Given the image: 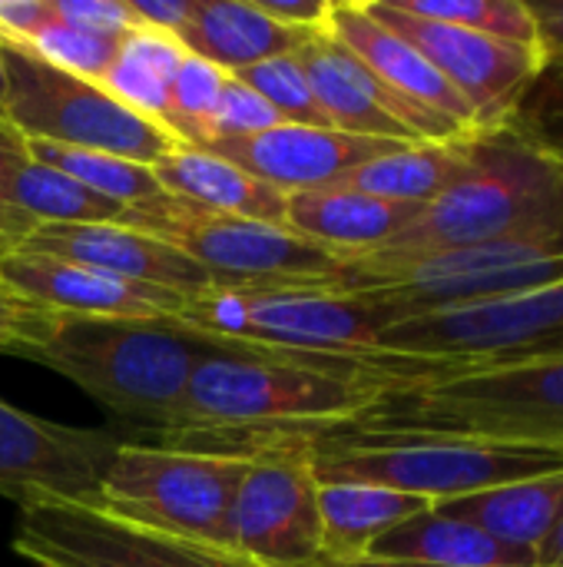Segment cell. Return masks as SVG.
Here are the masks:
<instances>
[{
  "instance_id": "cell-24",
  "label": "cell",
  "mask_w": 563,
  "mask_h": 567,
  "mask_svg": "<svg viewBox=\"0 0 563 567\" xmlns=\"http://www.w3.org/2000/svg\"><path fill=\"white\" fill-rule=\"evenodd\" d=\"M365 558L428 567H534V555L511 548L478 525L438 512L435 505L382 535Z\"/></svg>"
},
{
  "instance_id": "cell-42",
  "label": "cell",
  "mask_w": 563,
  "mask_h": 567,
  "mask_svg": "<svg viewBox=\"0 0 563 567\" xmlns=\"http://www.w3.org/2000/svg\"><path fill=\"white\" fill-rule=\"evenodd\" d=\"M256 7L285 30H322L332 13V0H256Z\"/></svg>"
},
{
  "instance_id": "cell-27",
  "label": "cell",
  "mask_w": 563,
  "mask_h": 567,
  "mask_svg": "<svg viewBox=\"0 0 563 567\" xmlns=\"http://www.w3.org/2000/svg\"><path fill=\"white\" fill-rule=\"evenodd\" d=\"M431 508V502L392 488L375 485H342V482H319V515H322V548L325 561H358L368 548L398 528L402 522L415 518L418 512Z\"/></svg>"
},
{
  "instance_id": "cell-30",
  "label": "cell",
  "mask_w": 563,
  "mask_h": 567,
  "mask_svg": "<svg viewBox=\"0 0 563 567\" xmlns=\"http://www.w3.org/2000/svg\"><path fill=\"white\" fill-rule=\"evenodd\" d=\"M27 156L76 179L80 186L93 189L96 196H106L126 209L156 203L163 196H169L153 166L133 163V159H119L110 153H93V150H76V146H60V143H46V140H27Z\"/></svg>"
},
{
  "instance_id": "cell-8",
  "label": "cell",
  "mask_w": 563,
  "mask_h": 567,
  "mask_svg": "<svg viewBox=\"0 0 563 567\" xmlns=\"http://www.w3.org/2000/svg\"><path fill=\"white\" fill-rule=\"evenodd\" d=\"M246 462L249 452L242 449L123 442L103 475L96 508L153 532L226 548V512Z\"/></svg>"
},
{
  "instance_id": "cell-14",
  "label": "cell",
  "mask_w": 563,
  "mask_h": 567,
  "mask_svg": "<svg viewBox=\"0 0 563 567\" xmlns=\"http://www.w3.org/2000/svg\"><path fill=\"white\" fill-rule=\"evenodd\" d=\"M119 445L110 429L60 425L0 399V498L20 508L43 502L96 508Z\"/></svg>"
},
{
  "instance_id": "cell-37",
  "label": "cell",
  "mask_w": 563,
  "mask_h": 567,
  "mask_svg": "<svg viewBox=\"0 0 563 567\" xmlns=\"http://www.w3.org/2000/svg\"><path fill=\"white\" fill-rule=\"evenodd\" d=\"M53 312L20 296L13 286L0 279V355L10 359H30V352L40 346Z\"/></svg>"
},
{
  "instance_id": "cell-19",
  "label": "cell",
  "mask_w": 563,
  "mask_h": 567,
  "mask_svg": "<svg viewBox=\"0 0 563 567\" xmlns=\"http://www.w3.org/2000/svg\"><path fill=\"white\" fill-rule=\"evenodd\" d=\"M17 252L90 266L179 296H199L216 286V279L186 252L129 226H40Z\"/></svg>"
},
{
  "instance_id": "cell-31",
  "label": "cell",
  "mask_w": 563,
  "mask_h": 567,
  "mask_svg": "<svg viewBox=\"0 0 563 567\" xmlns=\"http://www.w3.org/2000/svg\"><path fill=\"white\" fill-rule=\"evenodd\" d=\"M388 3L411 17L451 23L511 47L538 50V30L528 0H388Z\"/></svg>"
},
{
  "instance_id": "cell-44",
  "label": "cell",
  "mask_w": 563,
  "mask_h": 567,
  "mask_svg": "<svg viewBox=\"0 0 563 567\" xmlns=\"http://www.w3.org/2000/svg\"><path fill=\"white\" fill-rule=\"evenodd\" d=\"M534 567H563V518L557 528L544 538V545L534 551Z\"/></svg>"
},
{
  "instance_id": "cell-34",
  "label": "cell",
  "mask_w": 563,
  "mask_h": 567,
  "mask_svg": "<svg viewBox=\"0 0 563 567\" xmlns=\"http://www.w3.org/2000/svg\"><path fill=\"white\" fill-rule=\"evenodd\" d=\"M232 80L246 83L249 90H256L275 113L282 123H295V126H329L309 76L302 70V63L295 60V53H282L272 60H262L256 66H246L239 73H232Z\"/></svg>"
},
{
  "instance_id": "cell-39",
  "label": "cell",
  "mask_w": 563,
  "mask_h": 567,
  "mask_svg": "<svg viewBox=\"0 0 563 567\" xmlns=\"http://www.w3.org/2000/svg\"><path fill=\"white\" fill-rule=\"evenodd\" d=\"M50 10L60 23L86 33L126 37L136 30L126 0H50Z\"/></svg>"
},
{
  "instance_id": "cell-12",
  "label": "cell",
  "mask_w": 563,
  "mask_h": 567,
  "mask_svg": "<svg viewBox=\"0 0 563 567\" xmlns=\"http://www.w3.org/2000/svg\"><path fill=\"white\" fill-rule=\"evenodd\" d=\"M309 449L315 458L319 482L392 488V492L418 495L431 505L563 472V455L538 452V449H504V445L411 442V445H375V449H329V445H309Z\"/></svg>"
},
{
  "instance_id": "cell-46",
  "label": "cell",
  "mask_w": 563,
  "mask_h": 567,
  "mask_svg": "<svg viewBox=\"0 0 563 567\" xmlns=\"http://www.w3.org/2000/svg\"><path fill=\"white\" fill-rule=\"evenodd\" d=\"M0 120H7V66H3V53H0Z\"/></svg>"
},
{
  "instance_id": "cell-25",
  "label": "cell",
  "mask_w": 563,
  "mask_h": 567,
  "mask_svg": "<svg viewBox=\"0 0 563 567\" xmlns=\"http://www.w3.org/2000/svg\"><path fill=\"white\" fill-rule=\"evenodd\" d=\"M435 508L478 525L511 548L534 555L563 518V472L488 488L455 502H438Z\"/></svg>"
},
{
  "instance_id": "cell-6",
  "label": "cell",
  "mask_w": 563,
  "mask_h": 567,
  "mask_svg": "<svg viewBox=\"0 0 563 567\" xmlns=\"http://www.w3.org/2000/svg\"><path fill=\"white\" fill-rule=\"evenodd\" d=\"M551 282H563V236L411 256L368 252L342 262L335 292H348L378 306L388 316V326H395L402 319L465 309Z\"/></svg>"
},
{
  "instance_id": "cell-33",
  "label": "cell",
  "mask_w": 563,
  "mask_h": 567,
  "mask_svg": "<svg viewBox=\"0 0 563 567\" xmlns=\"http://www.w3.org/2000/svg\"><path fill=\"white\" fill-rule=\"evenodd\" d=\"M504 130L563 169V56L541 60Z\"/></svg>"
},
{
  "instance_id": "cell-3",
  "label": "cell",
  "mask_w": 563,
  "mask_h": 567,
  "mask_svg": "<svg viewBox=\"0 0 563 567\" xmlns=\"http://www.w3.org/2000/svg\"><path fill=\"white\" fill-rule=\"evenodd\" d=\"M206 352L209 339L173 322L53 312L27 362L53 369L133 429L139 425L176 435L183 425L189 379Z\"/></svg>"
},
{
  "instance_id": "cell-29",
  "label": "cell",
  "mask_w": 563,
  "mask_h": 567,
  "mask_svg": "<svg viewBox=\"0 0 563 567\" xmlns=\"http://www.w3.org/2000/svg\"><path fill=\"white\" fill-rule=\"evenodd\" d=\"M183 56L186 50L179 47V40L153 30H129L103 86L129 110L163 123L169 103V83Z\"/></svg>"
},
{
  "instance_id": "cell-16",
  "label": "cell",
  "mask_w": 563,
  "mask_h": 567,
  "mask_svg": "<svg viewBox=\"0 0 563 567\" xmlns=\"http://www.w3.org/2000/svg\"><path fill=\"white\" fill-rule=\"evenodd\" d=\"M295 60L302 63L329 126L338 133L392 143H458L478 136L425 116L398 100L345 43L329 33V27L309 33V40L295 50Z\"/></svg>"
},
{
  "instance_id": "cell-5",
  "label": "cell",
  "mask_w": 563,
  "mask_h": 567,
  "mask_svg": "<svg viewBox=\"0 0 563 567\" xmlns=\"http://www.w3.org/2000/svg\"><path fill=\"white\" fill-rule=\"evenodd\" d=\"M563 169L508 130L481 133L465 176L378 252H435L514 239H561Z\"/></svg>"
},
{
  "instance_id": "cell-38",
  "label": "cell",
  "mask_w": 563,
  "mask_h": 567,
  "mask_svg": "<svg viewBox=\"0 0 563 567\" xmlns=\"http://www.w3.org/2000/svg\"><path fill=\"white\" fill-rule=\"evenodd\" d=\"M20 159H27V136L20 130H13L7 120H0V259L10 256V252H17L37 233V223H30L27 216H20L7 203V196H3L7 179H10V173H13V166Z\"/></svg>"
},
{
  "instance_id": "cell-2",
  "label": "cell",
  "mask_w": 563,
  "mask_h": 567,
  "mask_svg": "<svg viewBox=\"0 0 563 567\" xmlns=\"http://www.w3.org/2000/svg\"><path fill=\"white\" fill-rule=\"evenodd\" d=\"M375 385L352 355H302L209 342L173 439L236 442L259 435H315L358 415Z\"/></svg>"
},
{
  "instance_id": "cell-22",
  "label": "cell",
  "mask_w": 563,
  "mask_h": 567,
  "mask_svg": "<svg viewBox=\"0 0 563 567\" xmlns=\"http://www.w3.org/2000/svg\"><path fill=\"white\" fill-rule=\"evenodd\" d=\"M153 173L169 196H176L189 206H199V209L219 213V216H239V219L285 226L289 196L209 150L179 146L169 156H163L153 166Z\"/></svg>"
},
{
  "instance_id": "cell-4",
  "label": "cell",
  "mask_w": 563,
  "mask_h": 567,
  "mask_svg": "<svg viewBox=\"0 0 563 567\" xmlns=\"http://www.w3.org/2000/svg\"><path fill=\"white\" fill-rule=\"evenodd\" d=\"M352 359L375 389L563 359V282L402 319Z\"/></svg>"
},
{
  "instance_id": "cell-1",
  "label": "cell",
  "mask_w": 563,
  "mask_h": 567,
  "mask_svg": "<svg viewBox=\"0 0 563 567\" xmlns=\"http://www.w3.org/2000/svg\"><path fill=\"white\" fill-rule=\"evenodd\" d=\"M295 439L329 449L468 442L563 455V359L388 385L348 422Z\"/></svg>"
},
{
  "instance_id": "cell-13",
  "label": "cell",
  "mask_w": 563,
  "mask_h": 567,
  "mask_svg": "<svg viewBox=\"0 0 563 567\" xmlns=\"http://www.w3.org/2000/svg\"><path fill=\"white\" fill-rule=\"evenodd\" d=\"M10 548L33 567H259L232 548L153 532L73 502L20 508Z\"/></svg>"
},
{
  "instance_id": "cell-36",
  "label": "cell",
  "mask_w": 563,
  "mask_h": 567,
  "mask_svg": "<svg viewBox=\"0 0 563 567\" xmlns=\"http://www.w3.org/2000/svg\"><path fill=\"white\" fill-rule=\"evenodd\" d=\"M279 123H282L279 113L256 90H249L246 83H239V80L229 76L226 86H222V93H219L212 123H209V143L232 140V136H252V133L272 130Z\"/></svg>"
},
{
  "instance_id": "cell-17",
  "label": "cell",
  "mask_w": 563,
  "mask_h": 567,
  "mask_svg": "<svg viewBox=\"0 0 563 567\" xmlns=\"http://www.w3.org/2000/svg\"><path fill=\"white\" fill-rule=\"evenodd\" d=\"M398 146H405V143L352 136V133H338L332 126L279 123V126L252 133V136L216 140L202 150L236 163L249 176L292 196V193H305V189L335 186L362 163L378 159Z\"/></svg>"
},
{
  "instance_id": "cell-9",
  "label": "cell",
  "mask_w": 563,
  "mask_h": 567,
  "mask_svg": "<svg viewBox=\"0 0 563 567\" xmlns=\"http://www.w3.org/2000/svg\"><path fill=\"white\" fill-rule=\"evenodd\" d=\"M7 66V123L27 140L110 153L156 166L183 143L156 120L119 103L103 83L73 76L30 47L0 43Z\"/></svg>"
},
{
  "instance_id": "cell-32",
  "label": "cell",
  "mask_w": 563,
  "mask_h": 567,
  "mask_svg": "<svg viewBox=\"0 0 563 567\" xmlns=\"http://www.w3.org/2000/svg\"><path fill=\"white\" fill-rule=\"evenodd\" d=\"M229 73L212 66L202 56L186 53L173 73L169 83V103L163 113V126L183 143L202 150L209 143V123L219 103V93L226 86Z\"/></svg>"
},
{
  "instance_id": "cell-21",
  "label": "cell",
  "mask_w": 563,
  "mask_h": 567,
  "mask_svg": "<svg viewBox=\"0 0 563 567\" xmlns=\"http://www.w3.org/2000/svg\"><path fill=\"white\" fill-rule=\"evenodd\" d=\"M421 209L425 206L388 203L348 186H322L289 196L285 229L342 259H355L385 249Z\"/></svg>"
},
{
  "instance_id": "cell-28",
  "label": "cell",
  "mask_w": 563,
  "mask_h": 567,
  "mask_svg": "<svg viewBox=\"0 0 563 567\" xmlns=\"http://www.w3.org/2000/svg\"><path fill=\"white\" fill-rule=\"evenodd\" d=\"M7 203L40 226H129V209L96 196L76 179L37 163L20 159L3 189Z\"/></svg>"
},
{
  "instance_id": "cell-10",
  "label": "cell",
  "mask_w": 563,
  "mask_h": 567,
  "mask_svg": "<svg viewBox=\"0 0 563 567\" xmlns=\"http://www.w3.org/2000/svg\"><path fill=\"white\" fill-rule=\"evenodd\" d=\"M183 449L249 452L226 512V548L259 567H315L325 561L319 475L309 442L295 435H259Z\"/></svg>"
},
{
  "instance_id": "cell-20",
  "label": "cell",
  "mask_w": 563,
  "mask_h": 567,
  "mask_svg": "<svg viewBox=\"0 0 563 567\" xmlns=\"http://www.w3.org/2000/svg\"><path fill=\"white\" fill-rule=\"evenodd\" d=\"M329 33L345 43L398 100L425 116H435L461 133H478L468 103L451 90V83L392 27L372 17L358 0H332Z\"/></svg>"
},
{
  "instance_id": "cell-15",
  "label": "cell",
  "mask_w": 563,
  "mask_h": 567,
  "mask_svg": "<svg viewBox=\"0 0 563 567\" xmlns=\"http://www.w3.org/2000/svg\"><path fill=\"white\" fill-rule=\"evenodd\" d=\"M375 20L405 37L468 103L478 133H501L541 66L538 50L511 47L451 23L411 17L388 0H365Z\"/></svg>"
},
{
  "instance_id": "cell-18",
  "label": "cell",
  "mask_w": 563,
  "mask_h": 567,
  "mask_svg": "<svg viewBox=\"0 0 563 567\" xmlns=\"http://www.w3.org/2000/svg\"><path fill=\"white\" fill-rule=\"evenodd\" d=\"M0 279L30 302L86 319H136V322H173L183 316L192 296L169 289L139 286L90 266L10 252L0 259Z\"/></svg>"
},
{
  "instance_id": "cell-26",
  "label": "cell",
  "mask_w": 563,
  "mask_h": 567,
  "mask_svg": "<svg viewBox=\"0 0 563 567\" xmlns=\"http://www.w3.org/2000/svg\"><path fill=\"white\" fill-rule=\"evenodd\" d=\"M478 136L458 143H405L378 159L362 163L335 186H348L388 203L428 206L465 176Z\"/></svg>"
},
{
  "instance_id": "cell-40",
  "label": "cell",
  "mask_w": 563,
  "mask_h": 567,
  "mask_svg": "<svg viewBox=\"0 0 563 567\" xmlns=\"http://www.w3.org/2000/svg\"><path fill=\"white\" fill-rule=\"evenodd\" d=\"M50 20V0H0V43L30 47Z\"/></svg>"
},
{
  "instance_id": "cell-23",
  "label": "cell",
  "mask_w": 563,
  "mask_h": 567,
  "mask_svg": "<svg viewBox=\"0 0 563 567\" xmlns=\"http://www.w3.org/2000/svg\"><path fill=\"white\" fill-rule=\"evenodd\" d=\"M176 40L186 53L202 56L232 76L262 60L295 53L309 33L279 27L256 7V0H196L192 20Z\"/></svg>"
},
{
  "instance_id": "cell-35",
  "label": "cell",
  "mask_w": 563,
  "mask_h": 567,
  "mask_svg": "<svg viewBox=\"0 0 563 567\" xmlns=\"http://www.w3.org/2000/svg\"><path fill=\"white\" fill-rule=\"evenodd\" d=\"M123 37H106V33H86V30H73L66 23H60L56 17L33 37L30 50L40 53L43 60H50L53 66L103 83L106 73L113 70L116 56H119Z\"/></svg>"
},
{
  "instance_id": "cell-41",
  "label": "cell",
  "mask_w": 563,
  "mask_h": 567,
  "mask_svg": "<svg viewBox=\"0 0 563 567\" xmlns=\"http://www.w3.org/2000/svg\"><path fill=\"white\" fill-rule=\"evenodd\" d=\"M126 7L136 30H153L176 40L192 20L196 0H126Z\"/></svg>"
},
{
  "instance_id": "cell-43",
  "label": "cell",
  "mask_w": 563,
  "mask_h": 567,
  "mask_svg": "<svg viewBox=\"0 0 563 567\" xmlns=\"http://www.w3.org/2000/svg\"><path fill=\"white\" fill-rule=\"evenodd\" d=\"M534 30H538V53L541 60L563 56V0H528Z\"/></svg>"
},
{
  "instance_id": "cell-45",
  "label": "cell",
  "mask_w": 563,
  "mask_h": 567,
  "mask_svg": "<svg viewBox=\"0 0 563 567\" xmlns=\"http://www.w3.org/2000/svg\"><path fill=\"white\" fill-rule=\"evenodd\" d=\"M315 567H428V565H405V561H375V558H358V561H322Z\"/></svg>"
},
{
  "instance_id": "cell-7",
  "label": "cell",
  "mask_w": 563,
  "mask_h": 567,
  "mask_svg": "<svg viewBox=\"0 0 563 567\" xmlns=\"http://www.w3.org/2000/svg\"><path fill=\"white\" fill-rule=\"evenodd\" d=\"M173 326L249 349L358 355L388 329V316L358 296L322 286H212L192 296Z\"/></svg>"
},
{
  "instance_id": "cell-11",
  "label": "cell",
  "mask_w": 563,
  "mask_h": 567,
  "mask_svg": "<svg viewBox=\"0 0 563 567\" xmlns=\"http://www.w3.org/2000/svg\"><path fill=\"white\" fill-rule=\"evenodd\" d=\"M129 229L166 239L202 266L216 286H322L335 289L342 256L285 226L219 216L176 196L129 209Z\"/></svg>"
}]
</instances>
